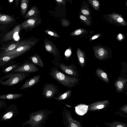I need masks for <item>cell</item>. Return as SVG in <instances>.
Instances as JSON below:
<instances>
[{
    "mask_svg": "<svg viewBox=\"0 0 127 127\" xmlns=\"http://www.w3.org/2000/svg\"><path fill=\"white\" fill-rule=\"evenodd\" d=\"M53 112L50 110L43 109L31 112L29 114V120L22 124V127L26 125L29 126V127H47L43 125Z\"/></svg>",
    "mask_w": 127,
    "mask_h": 127,
    "instance_id": "cell-1",
    "label": "cell"
},
{
    "mask_svg": "<svg viewBox=\"0 0 127 127\" xmlns=\"http://www.w3.org/2000/svg\"><path fill=\"white\" fill-rule=\"evenodd\" d=\"M50 77L61 84L68 88L75 87L79 82L78 79L68 76L55 66L50 69L49 73Z\"/></svg>",
    "mask_w": 127,
    "mask_h": 127,
    "instance_id": "cell-2",
    "label": "cell"
},
{
    "mask_svg": "<svg viewBox=\"0 0 127 127\" xmlns=\"http://www.w3.org/2000/svg\"><path fill=\"white\" fill-rule=\"evenodd\" d=\"M39 40L38 39L32 38L31 39L22 41L17 48L12 50L1 54L0 58L15 55L20 56L29 50L36 44Z\"/></svg>",
    "mask_w": 127,
    "mask_h": 127,
    "instance_id": "cell-3",
    "label": "cell"
},
{
    "mask_svg": "<svg viewBox=\"0 0 127 127\" xmlns=\"http://www.w3.org/2000/svg\"><path fill=\"white\" fill-rule=\"evenodd\" d=\"M30 74L27 72L7 74L0 78V84L6 86H13L20 82Z\"/></svg>",
    "mask_w": 127,
    "mask_h": 127,
    "instance_id": "cell-4",
    "label": "cell"
},
{
    "mask_svg": "<svg viewBox=\"0 0 127 127\" xmlns=\"http://www.w3.org/2000/svg\"><path fill=\"white\" fill-rule=\"evenodd\" d=\"M62 114L63 123L65 127H82L81 123L73 118L71 112L65 107Z\"/></svg>",
    "mask_w": 127,
    "mask_h": 127,
    "instance_id": "cell-5",
    "label": "cell"
},
{
    "mask_svg": "<svg viewBox=\"0 0 127 127\" xmlns=\"http://www.w3.org/2000/svg\"><path fill=\"white\" fill-rule=\"evenodd\" d=\"M18 108L15 104L13 103L7 106L4 112L0 116V121L8 122L15 117L18 113Z\"/></svg>",
    "mask_w": 127,
    "mask_h": 127,
    "instance_id": "cell-6",
    "label": "cell"
},
{
    "mask_svg": "<svg viewBox=\"0 0 127 127\" xmlns=\"http://www.w3.org/2000/svg\"><path fill=\"white\" fill-rule=\"evenodd\" d=\"M59 92L58 86L52 83H47L43 87L42 95L45 98L51 99L54 98Z\"/></svg>",
    "mask_w": 127,
    "mask_h": 127,
    "instance_id": "cell-7",
    "label": "cell"
},
{
    "mask_svg": "<svg viewBox=\"0 0 127 127\" xmlns=\"http://www.w3.org/2000/svg\"><path fill=\"white\" fill-rule=\"evenodd\" d=\"M44 46L48 52L53 55L54 57V61L60 62L62 60L60 51L51 41L45 38L44 40Z\"/></svg>",
    "mask_w": 127,
    "mask_h": 127,
    "instance_id": "cell-8",
    "label": "cell"
},
{
    "mask_svg": "<svg viewBox=\"0 0 127 127\" xmlns=\"http://www.w3.org/2000/svg\"><path fill=\"white\" fill-rule=\"evenodd\" d=\"M51 63L56 67H58L62 71L66 73L73 76L78 75L76 66L72 64L69 65H65L64 63H60L53 61Z\"/></svg>",
    "mask_w": 127,
    "mask_h": 127,
    "instance_id": "cell-9",
    "label": "cell"
},
{
    "mask_svg": "<svg viewBox=\"0 0 127 127\" xmlns=\"http://www.w3.org/2000/svg\"><path fill=\"white\" fill-rule=\"evenodd\" d=\"M39 69L32 63L26 62L15 69L14 72L34 73L39 71Z\"/></svg>",
    "mask_w": 127,
    "mask_h": 127,
    "instance_id": "cell-10",
    "label": "cell"
},
{
    "mask_svg": "<svg viewBox=\"0 0 127 127\" xmlns=\"http://www.w3.org/2000/svg\"><path fill=\"white\" fill-rule=\"evenodd\" d=\"M41 22V19L38 17L30 18L23 23L22 26L24 29H32L39 25Z\"/></svg>",
    "mask_w": 127,
    "mask_h": 127,
    "instance_id": "cell-11",
    "label": "cell"
},
{
    "mask_svg": "<svg viewBox=\"0 0 127 127\" xmlns=\"http://www.w3.org/2000/svg\"><path fill=\"white\" fill-rule=\"evenodd\" d=\"M40 75L35 76L27 80L20 88L21 90L31 87L37 84L40 81Z\"/></svg>",
    "mask_w": 127,
    "mask_h": 127,
    "instance_id": "cell-12",
    "label": "cell"
},
{
    "mask_svg": "<svg viewBox=\"0 0 127 127\" xmlns=\"http://www.w3.org/2000/svg\"><path fill=\"white\" fill-rule=\"evenodd\" d=\"M109 102L107 100L100 101L92 103L89 106L88 110L94 111L103 109L109 105Z\"/></svg>",
    "mask_w": 127,
    "mask_h": 127,
    "instance_id": "cell-13",
    "label": "cell"
},
{
    "mask_svg": "<svg viewBox=\"0 0 127 127\" xmlns=\"http://www.w3.org/2000/svg\"><path fill=\"white\" fill-rule=\"evenodd\" d=\"M29 60L35 65L41 68L44 67V65L42 59L37 54L30 57H29Z\"/></svg>",
    "mask_w": 127,
    "mask_h": 127,
    "instance_id": "cell-14",
    "label": "cell"
},
{
    "mask_svg": "<svg viewBox=\"0 0 127 127\" xmlns=\"http://www.w3.org/2000/svg\"><path fill=\"white\" fill-rule=\"evenodd\" d=\"M24 95L20 94H7L0 95V100H14L23 96Z\"/></svg>",
    "mask_w": 127,
    "mask_h": 127,
    "instance_id": "cell-15",
    "label": "cell"
},
{
    "mask_svg": "<svg viewBox=\"0 0 127 127\" xmlns=\"http://www.w3.org/2000/svg\"><path fill=\"white\" fill-rule=\"evenodd\" d=\"M95 54L98 59L101 60L107 58L108 52L104 48H100L96 49L95 51Z\"/></svg>",
    "mask_w": 127,
    "mask_h": 127,
    "instance_id": "cell-16",
    "label": "cell"
},
{
    "mask_svg": "<svg viewBox=\"0 0 127 127\" xmlns=\"http://www.w3.org/2000/svg\"><path fill=\"white\" fill-rule=\"evenodd\" d=\"M88 108V105L81 104L75 107V111L78 115L83 116L87 113Z\"/></svg>",
    "mask_w": 127,
    "mask_h": 127,
    "instance_id": "cell-17",
    "label": "cell"
},
{
    "mask_svg": "<svg viewBox=\"0 0 127 127\" xmlns=\"http://www.w3.org/2000/svg\"><path fill=\"white\" fill-rule=\"evenodd\" d=\"M127 81V79L123 78L121 77L118 79L115 83V86L116 88V91L119 92L122 91Z\"/></svg>",
    "mask_w": 127,
    "mask_h": 127,
    "instance_id": "cell-18",
    "label": "cell"
},
{
    "mask_svg": "<svg viewBox=\"0 0 127 127\" xmlns=\"http://www.w3.org/2000/svg\"><path fill=\"white\" fill-rule=\"evenodd\" d=\"M96 75L101 80L107 83H109L108 77L107 74L100 68L97 69L95 71Z\"/></svg>",
    "mask_w": 127,
    "mask_h": 127,
    "instance_id": "cell-19",
    "label": "cell"
},
{
    "mask_svg": "<svg viewBox=\"0 0 127 127\" xmlns=\"http://www.w3.org/2000/svg\"><path fill=\"white\" fill-rule=\"evenodd\" d=\"M39 11L37 7L35 5L32 6L25 16L26 18L37 17Z\"/></svg>",
    "mask_w": 127,
    "mask_h": 127,
    "instance_id": "cell-20",
    "label": "cell"
},
{
    "mask_svg": "<svg viewBox=\"0 0 127 127\" xmlns=\"http://www.w3.org/2000/svg\"><path fill=\"white\" fill-rule=\"evenodd\" d=\"M71 93V90H68L63 93L58 95L54 98L59 101L65 100L70 97Z\"/></svg>",
    "mask_w": 127,
    "mask_h": 127,
    "instance_id": "cell-21",
    "label": "cell"
},
{
    "mask_svg": "<svg viewBox=\"0 0 127 127\" xmlns=\"http://www.w3.org/2000/svg\"><path fill=\"white\" fill-rule=\"evenodd\" d=\"M107 127H127V123L120 121H114L112 123L104 122Z\"/></svg>",
    "mask_w": 127,
    "mask_h": 127,
    "instance_id": "cell-22",
    "label": "cell"
},
{
    "mask_svg": "<svg viewBox=\"0 0 127 127\" xmlns=\"http://www.w3.org/2000/svg\"><path fill=\"white\" fill-rule=\"evenodd\" d=\"M77 55L79 64L82 67H84L86 63L85 56L83 53L78 48L77 50Z\"/></svg>",
    "mask_w": 127,
    "mask_h": 127,
    "instance_id": "cell-23",
    "label": "cell"
},
{
    "mask_svg": "<svg viewBox=\"0 0 127 127\" xmlns=\"http://www.w3.org/2000/svg\"><path fill=\"white\" fill-rule=\"evenodd\" d=\"M20 56L18 55H13L9 56H5L0 58V67L11 60Z\"/></svg>",
    "mask_w": 127,
    "mask_h": 127,
    "instance_id": "cell-24",
    "label": "cell"
},
{
    "mask_svg": "<svg viewBox=\"0 0 127 127\" xmlns=\"http://www.w3.org/2000/svg\"><path fill=\"white\" fill-rule=\"evenodd\" d=\"M29 1L28 0H22L21 7L23 14L25 13L27 10Z\"/></svg>",
    "mask_w": 127,
    "mask_h": 127,
    "instance_id": "cell-25",
    "label": "cell"
},
{
    "mask_svg": "<svg viewBox=\"0 0 127 127\" xmlns=\"http://www.w3.org/2000/svg\"><path fill=\"white\" fill-rule=\"evenodd\" d=\"M44 32L46 33L50 36L57 37H60L59 34L54 31L47 29L44 30Z\"/></svg>",
    "mask_w": 127,
    "mask_h": 127,
    "instance_id": "cell-26",
    "label": "cell"
},
{
    "mask_svg": "<svg viewBox=\"0 0 127 127\" xmlns=\"http://www.w3.org/2000/svg\"><path fill=\"white\" fill-rule=\"evenodd\" d=\"M19 65L16 64L12 65L6 68L3 71V72L4 73L8 72L10 71L15 69L19 67Z\"/></svg>",
    "mask_w": 127,
    "mask_h": 127,
    "instance_id": "cell-27",
    "label": "cell"
},
{
    "mask_svg": "<svg viewBox=\"0 0 127 127\" xmlns=\"http://www.w3.org/2000/svg\"><path fill=\"white\" fill-rule=\"evenodd\" d=\"M7 104V102L3 100H0V112L5 110Z\"/></svg>",
    "mask_w": 127,
    "mask_h": 127,
    "instance_id": "cell-28",
    "label": "cell"
},
{
    "mask_svg": "<svg viewBox=\"0 0 127 127\" xmlns=\"http://www.w3.org/2000/svg\"><path fill=\"white\" fill-rule=\"evenodd\" d=\"M83 32V31L81 29H78L73 32L70 33L71 36L77 35L80 34Z\"/></svg>",
    "mask_w": 127,
    "mask_h": 127,
    "instance_id": "cell-29",
    "label": "cell"
},
{
    "mask_svg": "<svg viewBox=\"0 0 127 127\" xmlns=\"http://www.w3.org/2000/svg\"><path fill=\"white\" fill-rule=\"evenodd\" d=\"M120 112L127 114V104L121 107L119 109Z\"/></svg>",
    "mask_w": 127,
    "mask_h": 127,
    "instance_id": "cell-30",
    "label": "cell"
},
{
    "mask_svg": "<svg viewBox=\"0 0 127 127\" xmlns=\"http://www.w3.org/2000/svg\"><path fill=\"white\" fill-rule=\"evenodd\" d=\"M61 24L62 26L64 27L68 26L70 24L68 21L64 19H63L61 20Z\"/></svg>",
    "mask_w": 127,
    "mask_h": 127,
    "instance_id": "cell-31",
    "label": "cell"
},
{
    "mask_svg": "<svg viewBox=\"0 0 127 127\" xmlns=\"http://www.w3.org/2000/svg\"><path fill=\"white\" fill-rule=\"evenodd\" d=\"M56 3L60 5H63L64 6L65 5L66 1L64 0H56Z\"/></svg>",
    "mask_w": 127,
    "mask_h": 127,
    "instance_id": "cell-32",
    "label": "cell"
},
{
    "mask_svg": "<svg viewBox=\"0 0 127 127\" xmlns=\"http://www.w3.org/2000/svg\"><path fill=\"white\" fill-rule=\"evenodd\" d=\"M92 4L95 7H98L99 5V3L98 1L96 0H93Z\"/></svg>",
    "mask_w": 127,
    "mask_h": 127,
    "instance_id": "cell-33",
    "label": "cell"
},
{
    "mask_svg": "<svg viewBox=\"0 0 127 127\" xmlns=\"http://www.w3.org/2000/svg\"><path fill=\"white\" fill-rule=\"evenodd\" d=\"M114 18H116V21L118 23H123L124 22V20L121 17L118 16L117 18H116L115 16H114Z\"/></svg>",
    "mask_w": 127,
    "mask_h": 127,
    "instance_id": "cell-34",
    "label": "cell"
},
{
    "mask_svg": "<svg viewBox=\"0 0 127 127\" xmlns=\"http://www.w3.org/2000/svg\"><path fill=\"white\" fill-rule=\"evenodd\" d=\"M18 32H15L13 35V38L15 40H18L19 39V36L18 34Z\"/></svg>",
    "mask_w": 127,
    "mask_h": 127,
    "instance_id": "cell-35",
    "label": "cell"
},
{
    "mask_svg": "<svg viewBox=\"0 0 127 127\" xmlns=\"http://www.w3.org/2000/svg\"><path fill=\"white\" fill-rule=\"evenodd\" d=\"M81 12L83 14L86 15H88L89 14V11L86 9H83L82 10Z\"/></svg>",
    "mask_w": 127,
    "mask_h": 127,
    "instance_id": "cell-36",
    "label": "cell"
},
{
    "mask_svg": "<svg viewBox=\"0 0 127 127\" xmlns=\"http://www.w3.org/2000/svg\"><path fill=\"white\" fill-rule=\"evenodd\" d=\"M115 114L116 115H118L121 116H123L124 117H127V116L125 115L123 113L121 112H115Z\"/></svg>",
    "mask_w": 127,
    "mask_h": 127,
    "instance_id": "cell-37",
    "label": "cell"
},
{
    "mask_svg": "<svg viewBox=\"0 0 127 127\" xmlns=\"http://www.w3.org/2000/svg\"><path fill=\"white\" fill-rule=\"evenodd\" d=\"M7 19V17L5 15L1 16L0 18V20L2 21H5Z\"/></svg>",
    "mask_w": 127,
    "mask_h": 127,
    "instance_id": "cell-38",
    "label": "cell"
},
{
    "mask_svg": "<svg viewBox=\"0 0 127 127\" xmlns=\"http://www.w3.org/2000/svg\"><path fill=\"white\" fill-rule=\"evenodd\" d=\"M80 18L84 21H87V20L86 17L83 15H81L80 16Z\"/></svg>",
    "mask_w": 127,
    "mask_h": 127,
    "instance_id": "cell-39",
    "label": "cell"
},
{
    "mask_svg": "<svg viewBox=\"0 0 127 127\" xmlns=\"http://www.w3.org/2000/svg\"><path fill=\"white\" fill-rule=\"evenodd\" d=\"M118 37L119 39V40H121L123 38V36L121 33H120L118 35Z\"/></svg>",
    "mask_w": 127,
    "mask_h": 127,
    "instance_id": "cell-40",
    "label": "cell"
},
{
    "mask_svg": "<svg viewBox=\"0 0 127 127\" xmlns=\"http://www.w3.org/2000/svg\"><path fill=\"white\" fill-rule=\"evenodd\" d=\"M98 36L99 35H94L92 37L91 39L92 40H94L97 38L98 37Z\"/></svg>",
    "mask_w": 127,
    "mask_h": 127,
    "instance_id": "cell-41",
    "label": "cell"
},
{
    "mask_svg": "<svg viewBox=\"0 0 127 127\" xmlns=\"http://www.w3.org/2000/svg\"><path fill=\"white\" fill-rule=\"evenodd\" d=\"M13 1V0H10V2H11Z\"/></svg>",
    "mask_w": 127,
    "mask_h": 127,
    "instance_id": "cell-42",
    "label": "cell"
},
{
    "mask_svg": "<svg viewBox=\"0 0 127 127\" xmlns=\"http://www.w3.org/2000/svg\"><path fill=\"white\" fill-rule=\"evenodd\" d=\"M96 127H98V125H97L96 126Z\"/></svg>",
    "mask_w": 127,
    "mask_h": 127,
    "instance_id": "cell-43",
    "label": "cell"
}]
</instances>
